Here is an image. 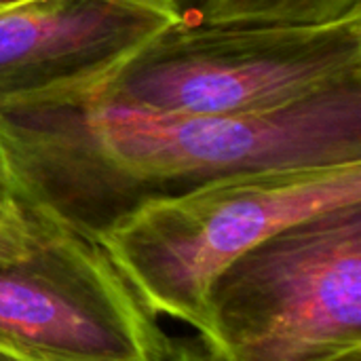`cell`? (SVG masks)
<instances>
[{
	"instance_id": "cell-9",
	"label": "cell",
	"mask_w": 361,
	"mask_h": 361,
	"mask_svg": "<svg viewBox=\"0 0 361 361\" xmlns=\"http://www.w3.org/2000/svg\"><path fill=\"white\" fill-rule=\"evenodd\" d=\"M15 205H17V203L8 197V192H6V190H4V186L0 184V222L13 214Z\"/></svg>"
},
{
	"instance_id": "cell-1",
	"label": "cell",
	"mask_w": 361,
	"mask_h": 361,
	"mask_svg": "<svg viewBox=\"0 0 361 361\" xmlns=\"http://www.w3.org/2000/svg\"><path fill=\"white\" fill-rule=\"evenodd\" d=\"M349 163H361V80L231 116L118 106L0 112L8 197L95 243L135 212L222 178Z\"/></svg>"
},
{
	"instance_id": "cell-12",
	"label": "cell",
	"mask_w": 361,
	"mask_h": 361,
	"mask_svg": "<svg viewBox=\"0 0 361 361\" xmlns=\"http://www.w3.org/2000/svg\"><path fill=\"white\" fill-rule=\"evenodd\" d=\"M0 361H17V360H13V357H8V355L0 353Z\"/></svg>"
},
{
	"instance_id": "cell-14",
	"label": "cell",
	"mask_w": 361,
	"mask_h": 361,
	"mask_svg": "<svg viewBox=\"0 0 361 361\" xmlns=\"http://www.w3.org/2000/svg\"><path fill=\"white\" fill-rule=\"evenodd\" d=\"M15 4H17V2H15ZM2 6H8V4H6V2H0V8H2Z\"/></svg>"
},
{
	"instance_id": "cell-5",
	"label": "cell",
	"mask_w": 361,
	"mask_h": 361,
	"mask_svg": "<svg viewBox=\"0 0 361 361\" xmlns=\"http://www.w3.org/2000/svg\"><path fill=\"white\" fill-rule=\"evenodd\" d=\"M173 349L99 243L19 203L0 222V353L169 361Z\"/></svg>"
},
{
	"instance_id": "cell-10",
	"label": "cell",
	"mask_w": 361,
	"mask_h": 361,
	"mask_svg": "<svg viewBox=\"0 0 361 361\" xmlns=\"http://www.w3.org/2000/svg\"><path fill=\"white\" fill-rule=\"evenodd\" d=\"M332 361H361V349L349 351V353H345V355H341V357H336V360Z\"/></svg>"
},
{
	"instance_id": "cell-4",
	"label": "cell",
	"mask_w": 361,
	"mask_h": 361,
	"mask_svg": "<svg viewBox=\"0 0 361 361\" xmlns=\"http://www.w3.org/2000/svg\"><path fill=\"white\" fill-rule=\"evenodd\" d=\"M214 361H332L361 349V205L300 220L226 267L197 330Z\"/></svg>"
},
{
	"instance_id": "cell-13",
	"label": "cell",
	"mask_w": 361,
	"mask_h": 361,
	"mask_svg": "<svg viewBox=\"0 0 361 361\" xmlns=\"http://www.w3.org/2000/svg\"><path fill=\"white\" fill-rule=\"evenodd\" d=\"M0 2H6V4H15V2H23V0H0Z\"/></svg>"
},
{
	"instance_id": "cell-2",
	"label": "cell",
	"mask_w": 361,
	"mask_h": 361,
	"mask_svg": "<svg viewBox=\"0 0 361 361\" xmlns=\"http://www.w3.org/2000/svg\"><path fill=\"white\" fill-rule=\"evenodd\" d=\"M355 80L361 13L258 25H207L182 15L61 106L231 116L294 106Z\"/></svg>"
},
{
	"instance_id": "cell-11",
	"label": "cell",
	"mask_w": 361,
	"mask_h": 361,
	"mask_svg": "<svg viewBox=\"0 0 361 361\" xmlns=\"http://www.w3.org/2000/svg\"><path fill=\"white\" fill-rule=\"evenodd\" d=\"M171 2H176V4H178V6H180L184 13H186V11H190V8H192V6H195L199 0H171Z\"/></svg>"
},
{
	"instance_id": "cell-3",
	"label": "cell",
	"mask_w": 361,
	"mask_h": 361,
	"mask_svg": "<svg viewBox=\"0 0 361 361\" xmlns=\"http://www.w3.org/2000/svg\"><path fill=\"white\" fill-rule=\"evenodd\" d=\"M361 205V163L250 171L152 203L99 245L154 315L195 330L205 294L271 235L336 207Z\"/></svg>"
},
{
	"instance_id": "cell-8",
	"label": "cell",
	"mask_w": 361,
	"mask_h": 361,
	"mask_svg": "<svg viewBox=\"0 0 361 361\" xmlns=\"http://www.w3.org/2000/svg\"><path fill=\"white\" fill-rule=\"evenodd\" d=\"M169 361H214L205 349H197V347H176Z\"/></svg>"
},
{
	"instance_id": "cell-7",
	"label": "cell",
	"mask_w": 361,
	"mask_h": 361,
	"mask_svg": "<svg viewBox=\"0 0 361 361\" xmlns=\"http://www.w3.org/2000/svg\"><path fill=\"white\" fill-rule=\"evenodd\" d=\"M361 13V0H199L184 15L207 25L322 23Z\"/></svg>"
},
{
	"instance_id": "cell-6",
	"label": "cell",
	"mask_w": 361,
	"mask_h": 361,
	"mask_svg": "<svg viewBox=\"0 0 361 361\" xmlns=\"http://www.w3.org/2000/svg\"><path fill=\"white\" fill-rule=\"evenodd\" d=\"M171 0H23L0 8V112L66 104L182 17Z\"/></svg>"
}]
</instances>
